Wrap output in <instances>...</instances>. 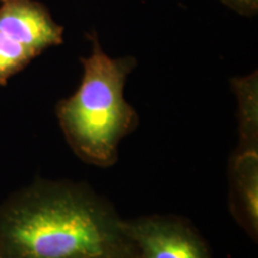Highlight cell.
Returning a JSON list of instances; mask_svg holds the SVG:
<instances>
[{"mask_svg": "<svg viewBox=\"0 0 258 258\" xmlns=\"http://www.w3.org/2000/svg\"><path fill=\"white\" fill-rule=\"evenodd\" d=\"M110 258H137V257L134 256V252H133V250H132L131 252H127V253H123V254H118V256L110 257Z\"/></svg>", "mask_w": 258, "mask_h": 258, "instance_id": "cell-9", "label": "cell"}, {"mask_svg": "<svg viewBox=\"0 0 258 258\" xmlns=\"http://www.w3.org/2000/svg\"><path fill=\"white\" fill-rule=\"evenodd\" d=\"M0 31L36 51L63 42V28L48 9L35 0H6L0 6Z\"/></svg>", "mask_w": 258, "mask_h": 258, "instance_id": "cell-4", "label": "cell"}, {"mask_svg": "<svg viewBox=\"0 0 258 258\" xmlns=\"http://www.w3.org/2000/svg\"><path fill=\"white\" fill-rule=\"evenodd\" d=\"M36 56V51L0 31V86H5L12 76L25 69Z\"/></svg>", "mask_w": 258, "mask_h": 258, "instance_id": "cell-7", "label": "cell"}, {"mask_svg": "<svg viewBox=\"0 0 258 258\" xmlns=\"http://www.w3.org/2000/svg\"><path fill=\"white\" fill-rule=\"evenodd\" d=\"M231 82L239 103L245 148H257V73L233 78Z\"/></svg>", "mask_w": 258, "mask_h": 258, "instance_id": "cell-6", "label": "cell"}, {"mask_svg": "<svg viewBox=\"0 0 258 258\" xmlns=\"http://www.w3.org/2000/svg\"><path fill=\"white\" fill-rule=\"evenodd\" d=\"M0 2H2V3H3V2H6V0H0Z\"/></svg>", "mask_w": 258, "mask_h": 258, "instance_id": "cell-10", "label": "cell"}, {"mask_svg": "<svg viewBox=\"0 0 258 258\" xmlns=\"http://www.w3.org/2000/svg\"><path fill=\"white\" fill-rule=\"evenodd\" d=\"M0 258H5V257H3V256H2V254H0Z\"/></svg>", "mask_w": 258, "mask_h": 258, "instance_id": "cell-11", "label": "cell"}, {"mask_svg": "<svg viewBox=\"0 0 258 258\" xmlns=\"http://www.w3.org/2000/svg\"><path fill=\"white\" fill-rule=\"evenodd\" d=\"M222 4L239 15L252 17L258 12V0H220Z\"/></svg>", "mask_w": 258, "mask_h": 258, "instance_id": "cell-8", "label": "cell"}, {"mask_svg": "<svg viewBox=\"0 0 258 258\" xmlns=\"http://www.w3.org/2000/svg\"><path fill=\"white\" fill-rule=\"evenodd\" d=\"M92 53L82 57L78 90L56 105L57 121L73 152L86 163L106 167L117 160L118 145L138 124V115L124 98V85L135 67L132 56L110 57L96 34Z\"/></svg>", "mask_w": 258, "mask_h": 258, "instance_id": "cell-2", "label": "cell"}, {"mask_svg": "<svg viewBox=\"0 0 258 258\" xmlns=\"http://www.w3.org/2000/svg\"><path fill=\"white\" fill-rule=\"evenodd\" d=\"M124 228L137 258H212L199 232L180 218L143 217L124 220Z\"/></svg>", "mask_w": 258, "mask_h": 258, "instance_id": "cell-3", "label": "cell"}, {"mask_svg": "<svg viewBox=\"0 0 258 258\" xmlns=\"http://www.w3.org/2000/svg\"><path fill=\"white\" fill-rule=\"evenodd\" d=\"M132 250L124 220L79 183L38 180L0 206L5 258H110Z\"/></svg>", "mask_w": 258, "mask_h": 258, "instance_id": "cell-1", "label": "cell"}, {"mask_svg": "<svg viewBox=\"0 0 258 258\" xmlns=\"http://www.w3.org/2000/svg\"><path fill=\"white\" fill-rule=\"evenodd\" d=\"M235 191L245 205L249 228L256 233L257 227V148H246L234 164Z\"/></svg>", "mask_w": 258, "mask_h": 258, "instance_id": "cell-5", "label": "cell"}]
</instances>
